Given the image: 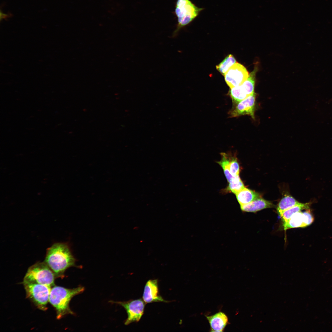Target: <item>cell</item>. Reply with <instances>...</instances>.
<instances>
[{
  "mask_svg": "<svg viewBox=\"0 0 332 332\" xmlns=\"http://www.w3.org/2000/svg\"><path fill=\"white\" fill-rule=\"evenodd\" d=\"M75 261L69 245L65 243H57L47 249L44 262L53 271L56 278H62L68 268L75 266Z\"/></svg>",
  "mask_w": 332,
  "mask_h": 332,
  "instance_id": "1",
  "label": "cell"
},
{
  "mask_svg": "<svg viewBox=\"0 0 332 332\" xmlns=\"http://www.w3.org/2000/svg\"><path fill=\"white\" fill-rule=\"evenodd\" d=\"M84 290V288L82 287L73 289L56 286L51 287L49 302L56 310L57 319H60L68 314H74L69 307L70 301L73 297Z\"/></svg>",
  "mask_w": 332,
  "mask_h": 332,
  "instance_id": "2",
  "label": "cell"
},
{
  "mask_svg": "<svg viewBox=\"0 0 332 332\" xmlns=\"http://www.w3.org/2000/svg\"><path fill=\"white\" fill-rule=\"evenodd\" d=\"M55 274L44 262H38L28 269L22 283H33L47 285L51 287L55 286Z\"/></svg>",
  "mask_w": 332,
  "mask_h": 332,
  "instance_id": "3",
  "label": "cell"
},
{
  "mask_svg": "<svg viewBox=\"0 0 332 332\" xmlns=\"http://www.w3.org/2000/svg\"><path fill=\"white\" fill-rule=\"evenodd\" d=\"M204 9L197 6L190 0H177L175 12L178 23L172 37L176 36L181 28L192 22Z\"/></svg>",
  "mask_w": 332,
  "mask_h": 332,
  "instance_id": "4",
  "label": "cell"
},
{
  "mask_svg": "<svg viewBox=\"0 0 332 332\" xmlns=\"http://www.w3.org/2000/svg\"><path fill=\"white\" fill-rule=\"evenodd\" d=\"M26 298H29L39 309L45 311L49 302L51 287L47 285L33 283H22Z\"/></svg>",
  "mask_w": 332,
  "mask_h": 332,
  "instance_id": "5",
  "label": "cell"
},
{
  "mask_svg": "<svg viewBox=\"0 0 332 332\" xmlns=\"http://www.w3.org/2000/svg\"><path fill=\"white\" fill-rule=\"evenodd\" d=\"M110 302L120 305L126 310L128 318L124 322L125 325L138 322L144 314L145 303L141 298L126 302Z\"/></svg>",
  "mask_w": 332,
  "mask_h": 332,
  "instance_id": "6",
  "label": "cell"
},
{
  "mask_svg": "<svg viewBox=\"0 0 332 332\" xmlns=\"http://www.w3.org/2000/svg\"><path fill=\"white\" fill-rule=\"evenodd\" d=\"M249 75L246 68L237 62L229 68L224 76L226 82L231 88L241 85L247 79Z\"/></svg>",
  "mask_w": 332,
  "mask_h": 332,
  "instance_id": "7",
  "label": "cell"
},
{
  "mask_svg": "<svg viewBox=\"0 0 332 332\" xmlns=\"http://www.w3.org/2000/svg\"><path fill=\"white\" fill-rule=\"evenodd\" d=\"M256 96V94L255 92L253 94L234 105L229 112L230 117H234L248 115L254 119Z\"/></svg>",
  "mask_w": 332,
  "mask_h": 332,
  "instance_id": "8",
  "label": "cell"
},
{
  "mask_svg": "<svg viewBox=\"0 0 332 332\" xmlns=\"http://www.w3.org/2000/svg\"><path fill=\"white\" fill-rule=\"evenodd\" d=\"M158 280H149L146 283L143 294V299L145 303L156 302H169L164 299L159 292Z\"/></svg>",
  "mask_w": 332,
  "mask_h": 332,
  "instance_id": "9",
  "label": "cell"
},
{
  "mask_svg": "<svg viewBox=\"0 0 332 332\" xmlns=\"http://www.w3.org/2000/svg\"><path fill=\"white\" fill-rule=\"evenodd\" d=\"M212 332H223L226 326L228 319L227 316L222 312H219L209 316H207Z\"/></svg>",
  "mask_w": 332,
  "mask_h": 332,
  "instance_id": "10",
  "label": "cell"
},
{
  "mask_svg": "<svg viewBox=\"0 0 332 332\" xmlns=\"http://www.w3.org/2000/svg\"><path fill=\"white\" fill-rule=\"evenodd\" d=\"M271 202L260 197L246 204L240 205L241 210L247 212H256L268 208L274 207Z\"/></svg>",
  "mask_w": 332,
  "mask_h": 332,
  "instance_id": "11",
  "label": "cell"
},
{
  "mask_svg": "<svg viewBox=\"0 0 332 332\" xmlns=\"http://www.w3.org/2000/svg\"><path fill=\"white\" fill-rule=\"evenodd\" d=\"M235 195L240 205L247 204L261 197L258 193L245 187Z\"/></svg>",
  "mask_w": 332,
  "mask_h": 332,
  "instance_id": "12",
  "label": "cell"
},
{
  "mask_svg": "<svg viewBox=\"0 0 332 332\" xmlns=\"http://www.w3.org/2000/svg\"><path fill=\"white\" fill-rule=\"evenodd\" d=\"M258 70L257 66H255L253 71L249 74L247 79L240 85L248 96L253 94L255 93L256 74Z\"/></svg>",
  "mask_w": 332,
  "mask_h": 332,
  "instance_id": "13",
  "label": "cell"
},
{
  "mask_svg": "<svg viewBox=\"0 0 332 332\" xmlns=\"http://www.w3.org/2000/svg\"><path fill=\"white\" fill-rule=\"evenodd\" d=\"M300 203L290 196H285L278 204L277 208L278 213L281 216L285 211Z\"/></svg>",
  "mask_w": 332,
  "mask_h": 332,
  "instance_id": "14",
  "label": "cell"
},
{
  "mask_svg": "<svg viewBox=\"0 0 332 332\" xmlns=\"http://www.w3.org/2000/svg\"><path fill=\"white\" fill-rule=\"evenodd\" d=\"M302 222V212L301 211L298 212L293 215L287 222L283 223V229L286 230L292 228L301 227Z\"/></svg>",
  "mask_w": 332,
  "mask_h": 332,
  "instance_id": "15",
  "label": "cell"
},
{
  "mask_svg": "<svg viewBox=\"0 0 332 332\" xmlns=\"http://www.w3.org/2000/svg\"><path fill=\"white\" fill-rule=\"evenodd\" d=\"M310 202L305 204L301 203L285 211L280 216L283 223L287 222L294 214L301 211L303 209L309 208Z\"/></svg>",
  "mask_w": 332,
  "mask_h": 332,
  "instance_id": "16",
  "label": "cell"
},
{
  "mask_svg": "<svg viewBox=\"0 0 332 332\" xmlns=\"http://www.w3.org/2000/svg\"><path fill=\"white\" fill-rule=\"evenodd\" d=\"M220 154L221 156V160L217 163L223 168L227 180L228 182L230 183L234 179L235 176H233L229 171V155L224 152H222Z\"/></svg>",
  "mask_w": 332,
  "mask_h": 332,
  "instance_id": "17",
  "label": "cell"
},
{
  "mask_svg": "<svg viewBox=\"0 0 332 332\" xmlns=\"http://www.w3.org/2000/svg\"><path fill=\"white\" fill-rule=\"evenodd\" d=\"M229 93L234 105L248 97L240 85L231 88Z\"/></svg>",
  "mask_w": 332,
  "mask_h": 332,
  "instance_id": "18",
  "label": "cell"
},
{
  "mask_svg": "<svg viewBox=\"0 0 332 332\" xmlns=\"http://www.w3.org/2000/svg\"><path fill=\"white\" fill-rule=\"evenodd\" d=\"M236 63V60L234 56L230 54L216 65V68L222 74L224 75L229 68Z\"/></svg>",
  "mask_w": 332,
  "mask_h": 332,
  "instance_id": "19",
  "label": "cell"
},
{
  "mask_svg": "<svg viewBox=\"0 0 332 332\" xmlns=\"http://www.w3.org/2000/svg\"><path fill=\"white\" fill-rule=\"evenodd\" d=\"M229 183L228 186L225 189L226 192H231L236 194L245 188L239 175L235 176L234 179Z\"/></svg>",
  "mask_w": 332,
  "mask_h": 332,
  "instance_id": "20",
  "label": "cell"
},
{
  "mask_svg": "<svg viewBox=\"0 0 332 332\" xmlns=\"http://www.w3.org/2000/svg\"><path fill=\"white\" fill-rule=\"evenodd\" d=\"M229 167L230 172L234 176L239 175V166L236 157L229 155Z\"/></svg>",
  "mask_w": 332,
  "mask_h": 332,
  "instance_id": "21",
  "label": "cell"
},
{
  "mask_svg": "<svg viewBox=\"0 0 332 332\" xmlns=\"http://www.w3.org/2000/svg\"><path fill=\"white\" fill-rule=\"evenodd\" d=\"M303 222L301 227H305L311 224L314 222V218L310 208L302 212Z\"/></svg>",
  "mask_w": 332,
  "mask_h": 332,
  "instance_id": "22",
  "label": "cell"
}]
</instances>
